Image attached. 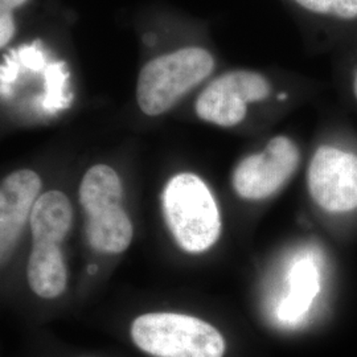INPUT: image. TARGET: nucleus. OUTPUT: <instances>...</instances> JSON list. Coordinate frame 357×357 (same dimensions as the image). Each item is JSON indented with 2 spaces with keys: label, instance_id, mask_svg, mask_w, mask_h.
Here are the masks:
<instances>
[{
  "label": "nucleus",
  "instance_id": "obj_1",
  "mask_svg": "<svg viewBox=\"0 0 357 357\" xmlns=\"http://www.w3.org/2000/svg\"><path fill=\"white\" fill-rule=\"evenodd\" d=\"M163 211L174 238L185 252L202 253L218 240V206L199 176L185 172L171 178L163 192Z\"/></svg>",
  "mask_w": 357,
  "mask_h": 357
},
{
  "label": "nucleus",
  "instance_id": "obj_8",
  "mask_svg": "<svg viewBox=\"0 0 357 357\" xmlns=\"http://www.w3.org/2000/svg\"><path fill=\"white\" fill-rule=\"evenodd\" d=\"M289 293L277 308L278 320L284 324H296L307 314L320 291L319 266L312 257H301L287 273Z\"/></svg>",
  "mask_w": 357,
  "mask_h": 357
},
{
  "label": "nucleus",
  "instance_id": "obj_12",
  "mask_svg": "<svg viewBox=\"0 0 357 357\" xmlns=\"http://www.w3.org/2000/svg\"><path fill=\"white\" fill-rule=\"evenodd\" d=\"M122 181L112 167L97 165L85 174L79 185V203L86 216L122 203Z\"/></svg>",
  "mask_w": 357,
  "mask_h": 357
},
{
  "label": "nucleus",
  "instance_id": "obj_16",
  "mask_svg": "<svg viewBox=\"0 0 357 357\" xmlns=\"http://www.w3.org/2000/svg\"><path fill=\"white\" fill-rule=\"evenodd\" d=\"M98 271V268L96 266V265H90L89 266V273L90 274H94V273H97Z\"/></svg>",
  "mask_w": 357,
  "mask_h": 357
},
{
  "label": "nucleus",
  "instance_id": "obj_9",
  "mask_svg": "<svg viewBox=\"0 0 357 357\" xmlns=\"http://www.w3.org/2000/svg\"><path fill=\"white\" fill-rule=\"evenodd\" d=\"M28 283L32 291L44 299H54L64 293L68 270L59 243H33L28 268Z\"/></svg>",
  "mask_w": 357,
  "mask_h": 357
},
{
  "label": "nucleus",
  "instance_id": "obj_14",
  "mask_svg": "<svg viewBox=\"0 0 357 357\" xmlns=\"http://www.w3.org/2000/svg\"><path fill=\"white\" fill-rule=\"evenodd\" d=\"M15 35L13 11L0 6V48L10 43Z\"/></svg>",
  "mask_w": 357,
  "mask_h": 357
},
{
  "label": "nucleus",
  "instance_id": "obj_2",
  "mask_svg": "<svg viewBox=\"0 0 357 357\" xmlns=\"http://www.w3.org/2000/svg\"><path fill=\"white\" fill-rule=\"evenodd\" d=\"M131 339L153 357H224L225 340L204 320L174 312H151L131 324Z\"/></svg>",
  "mask_w": 357,
  "mask_h": 357
},
{
  "label": "nucleus",
  "instance_id": "obj_5",
  "mask_svg": "<svg viewBox=\"0 0 357 357\" xmlns=\"http://www.w3.org/2000/svg\"><path fill=\"white\" fill-rule=\"evenodd\" d=\"M270 84L259 73L236 70L217 77L196 101V113L206 122L231 128L243 122L246 105L268 98Z\"/></svg>",
  "mask_w": 357,
  "mask_h": 357
},
{
  "label": "nucleus",
  "instance_id": "obj_4",
  "mask_svg": "<svg viewBox=\"0 0 357 357\" xmlns=\"http://www.w3.org/2000/svg\"><path fill=\"white\" fill-rule=\"evenodd\" d=\"M314 202L327 212L345 213L357 208V155L321 146L307 172Z\"/></svg>",
  "mask_w": 357,
  "mask_h": 357
},
{
  "label": "nucleus",
  "instance_id": "obj_11",
  "mask_svg": "<svg viewBox=\"0 0 357 357\" xmlns=\"http://www.w3.org/2000/svg\"><path fill=\"white\" fill-rule=\"evenodd\" d=\"M85 230L93 249L110 255L125 252L134 236L132 222L122 204L109 206L88 216Z\"/></svg>",
  "mask_w": 357,
  "mask_h": 357
},
{
  "label": "nucleus",
  "instance_id": "obj_7",
  "mask_svg": "<svg viewBox=\"0 0 357 357\" xmlns=\"http://www.w3.org/2000/svg\"><path fill=\"white\" fill-rule=\"evenodd\" d=\"M41 191V178L32 169H19L0 183V264L16 246Z\"/></svg>",
  "mask_w": 357,
  "mask_h": 357
},
{
  "label": "nucleus",
  "instance_id": "obj_15",
  "mask_svg": "<svg viewBox=\"0 0 357 357\" xmlns=\"http://www.w3.org/2000/svg\"><path fill=\"white\" fill-rule=\"evenodd\" d=\"M26 1H28V0H0V6L13 11L15 8L23 6Z\"/></svg>",
  "mask_w": 357,
  "mask_h": 357
},
{
  "label": "nucleus",
  "instance_id": "obj_10",
  "mask_svg": "<svg viewBox=\"0 0 357 357\" xmlns=\"http://www.w3.org/2000/svg\"><path fill=\"white\" fill-rule=\"evenodd\" d=\"M29 222L33 243H63L73 224L70 200L63 192L43 193L32 208Z\"/></svg>",
  "mask_w": 357,
  "mask_h": 357
},
{
  "label": "nucleus",
  "instance_id": "obj_3",
  "mask_svg": "<svg viewBox=\"0 0 357 357\" xmlns=\"http://www.w3.org/2000/svg\"><path fill=\"white\" fill-rule=\"evenodd\" d=\"M215 61L203 48L188 47L159 56L142 68L137 100L144 114H163L211 75Z\"/></svg>",
  "mask_w": 357,
  "mask_h": 357
},
{
  "label": "nucleus",
  "instance_id": "obj_6",
  "mask_svg": "<svg viewBox=\"0 0 357 357\" xmlns=\"http://www.w3.org/2000/svg\"><path fill=\"white\" fill-rule=\"evenodd\" d=\"M298 165L299 151L295 143L286 137H275L262 153L245 158L236 167L233 187L243 199H266L281 190Z\"/></svg>",
  "mask_w": 357,
  "mask_h": 357
},
{
  "label": "nucleus",
  "instance_id": "obj_13",
  "mask_svg": "<svg viewBox=\"0 0 357 357\" xmlns=\"http://www.w3.org/2000/svg\"><path fill=\"white\" fill-rule=\"evenodd\" d=\"M308 11L332 15L340 19L357 17V0H296Z\"/></svg>",
  "mask_w": 357,
  "mask_h": 357
},
{
  "label": "nucleus",
  "instance_id": "obj_17",
  "mask_svg": "<svg viewBox=\"0 0 357 357\" xmlns=\"http://www.w3.org/2000/svg\"><path fill=\"white\" fill-rule=\"evenodd\" d=\"M354 91H355V96H356L357 98V72L356 76H355V81H354Z\"/></svg>",
  "mask_w": 357,
  "mask_h": 357
}]
</instances>
